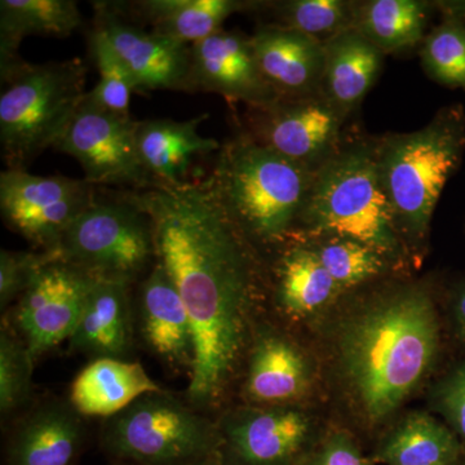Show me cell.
<instances>
[{
  "mask_svg": "<svg viewBox=\"0 0 465 465\" xmlns=\"http://www.w3.org/2000/svg\"><path fill=\"white\" fill-rule=\"evenodd\" d=\"M131 286L124 281L94 277L84 313L70 348L92 360H127L134 347V312Z\"/></svg>",
  "mask_w": 465,
  "mask_h": 465,
  "instance_id": "cell-19",
  "label": "cell"
},
{
  "mask_svg": "<svg viewBox=\"0 0 465 465\" xmlns=\"http://www.w3.org/2000/svg\"><path fill=\"white\" fill-rule=\"evenodd\" d=\"M423 66L430 79L465 91V7L452 5L448 17L424 39Z\"/></svg>",
  "mask_w": 465,
  "mask_h": 465,
  "instance_id": "cell-29",
  "label": "cell"
},
{
  "mask_svg": "<svg viewBox=\"0 0 465 465\" xmlns=\"http://www.w3.org/2000/svg\"><path fill=\"white\" fill-rule=\"evenodd\" d=\"M47 253L14 309V321L34 360L69 341L90 292L92 275Z\"/></svg>",
  "mask_w": 465,
  "mask_h": 465,
  "instance_id": "cell-12",
  "label": "cell"
},
{
  "mask_svg": "<svg viewBox=\"0 0 465 465\" xmlns=\"http://www.w3.org/2000/svg\"><path fill=\"white\" fill-rule=\"evenodd\" d=\"M189 465H229L226 463L224 459L220 457V454L213 455V457H210L207 459H203V460L195 461V463Z\"/></svg>",
  "mask_w": 465,
  "mask_h": 465,
  "instance_id": "cell-38",
  "label": "cell"
},
{
  "mask_svg": "<svg viewBox=\"0 0 465 465\" xmlns=\"http://www.w3.org/2000/svg\"><path fill=\"white\" fill-rule=\"evenodd\" d=\"M113 7L153 27L152 32L194 45L220 30L235 12L252 8V3L238 0H142L112 3Z\"/></svg>",
  "mask_w": 465,
  "mask_h": 465,
  "instance_id": "cell-23",
  "label": "cell"
},
{
  "mask_svg": "<svg viewBox=\"0 0 465 465\" xmlns=\"http://www.w3.org/2000/svg\"><path fill=\"white\" fill-rule=\"evenodd\" d=\"M347 115L320 94L251 108L249 134L283 157L317 171L341 148Z\"/></svg>",
  "mask_w": 465,
  "mask_h": 465,
  "instance_id": "cell-11",
  "label": "cell"
},
{
  "mask_svg": "<svg viewBox=\"0 0 465 465\" xmlns=\"http://www.w3.org/2000/svg\"><path fill=\"white\" fill-rule=\"evenodd\" d=\"M84 24L74 0H2L0 2V74L7 81L27 61L18 54L25 36L66 38Z\"/></svg>",
  "mask_w": 465,
  "mask_h": 465,
  "instance_id": "cell-22",
  "label": "cell"
},
{
  "mask_svg": "<svg viewBox=\"0 0 465 465\" xmlns=\"http://www.w3.org/2000/svg\"><path fill=\"white\" fill-rule=\"evenodd\" d=\"M192 90L260 108L278 100L260 70L251 36L220 30L191 47Z\"/></svg>",
  "mask_w": 465,
  "mask_h": 465,
  "instance_id": "cell-15",
  "label": "cell"
},
{
  "mask_svg": "<svg viewBox=\"0 0 465 465\" xmlns=\"http://www.w3.org/2000/svg\"><path fill=\"white\" fill-rule=\"evenodd\" d=\"M137 316L143 341L150 351L167 365L191 372L194 358L191 318L179 291L158 264L140 283Z\"/></svg>",
  "mask_w": 465,
  "mask_h": 465,
  "instance_id": "cell-18",
  "label": "cell"
},
{
  "mask_svg": "<svg viewBox=\"0 0 465 465\" xmlns=\"http://www.w3.org/2000/svg\"><path fill=\"white\" fill-rule=\"evenodd\" d=\"M314 174L244 133L222 145L210 179L251 242L275 243L299 222Z\"/></svg>",
  "mask_w": 465,
  "mask_h": 465,
  "instance_id": "cell-4",
  "label": "cell"
},
{
  "mask_svg": "<svg viewBox=\"0 0 465 465\" xmlns=\"http://www.w3.org/2000/svg\"><path fill=\"white\" fill-rule=\"evenodd\" d=\"M35 362L23 339L3 326L0 332V411L3 415L14 414L30 400Z\"/></svg>",
  "mask_w": 465,
  "mask_h": 465,
  "instance_id": "cell-33",
  "label": "cell"
},
{
  "mask_svg": "<svg viewBox=\"0 0 465 465\" xmlns=\"http://www.w3.org/2000/svg\"><path fill=\"white\" fill-rule=\"evenodd\" d=\"M307 360L292 342L277 333H262L253 344L246 396L262 406H287L308 390Z\"/></svg>",
  "mask_w": 465,
  "mask_h": 465,
  "instance_id": "cell-25",
  "label": "cell"
},
{
  "mask_svg": "<svg viewBox=\"0 0 465 465\" xmlns=\"http://www.w3.org/2000/svg\"><path fill=\"white\" fill-rule=\"evenodd\" d=\"M97 194L99 188L84 179L36 176L26 170L0 173L5 224L43 252H54L64 232Z\"/></svg>",
  "mask_w": 465,
  "mask_h": 465,
  "instance_id": "cell-10",
  "label": "cell"
},
{
  "mask_svg": "<svg viewBox=\"0 0 465 465\" xmlns=\"http://www.w3.org/2000/svg\"><path fill=\"white\" fill-rule=\"evenodd\" d=\"M457 371L458 374L460 375V378L463 379V381L465 382V365L459 367Z\"/></svg>",
  "mask_w": 465,
  "mask_h": 465,
  "instance_id": "cell-39",
  "label": "cell"
},
{
  "mask_svg": "<svg viewBox=\"0 0 465 465\" xmlns=\"http://www.w3.org/2000/svg\"><path fill=\"white\" fill-rule=\"evenodd\" d=\"M460 446L432 416L414 414L391 434L379 451L387 465H457Z\"/></svg>",
  "mask_w": 465,
  "mask_h": 465,
  "instance_id": "cell-28",
  "label": "cell"
},
{
  "mask_svg": "<svg viewBox=\"0 0 465 465\" xmlns=\"http://www.w3.org/2000/svg\"><path fill=\"white\" fill-rule=\"evenodd\" d=\"M430 3L371 0L354 5V29L382 54L411 50L423 41Z\"/></svg>",
  "mask_w": 465,
  "mask_h": 465,
  "instance_id": "cell-27",
  "label": "cell"
},
{
  "mask_svg": "<svg viewBox=\"0 0 465 465\" xmlns=\"http://www.w3.org/2000/svg\"><path fill=\"white\" fill-rule=\"evenodd\" d=\"M341 287L324 268L316 251L295 246L284 251L277 266L275 299L284 313L304 317L329 304Z\"/></svg>",
  "mask_w": 465,
  "mask_h": 465,
  "instance_id": "cell-26",
  "label": "cell"
},
{
  "mask_svg": "<svg viewBox=\"0 0 465 465\" xmlns=\"http://www.w3.org/2000/svg\"><path fill=\"white\" fill-rule=\"evenodd\" d=\"M208 118L201 114L189 121L149 119L137 124V148L145 170L155 183L180 185L193 158L219 152L222 145L213 137H204L198 128Z\"/></svg>",
  "mask_w": 465,
  "mask_h": 465,
  "instance_id": "cell-20",
  "label": "cell"
},
{
  "mask_svg": "<svg viewBox=\"0 0 465 465\" xmlns=\"http://www.w3.org/2000/svg\"><path fill=\"white\" fill-rule=\"evenodd\" d=\"M137 124L94 105L84 97L54 149L75 158L92 185L143 191L158 185L143 167L137 148Z\"/></svg>",
  "mask_w": 465,
  "mask_h": 465,
  "instance_id": "cell-9",
  "label": "cell"
},
{
  "mask_svg": "<svg viewBox=\"0 0 465 465\" xmlns=\"http://www.w3.org/2000/svg\"><path fill=\"white\" fill-rule=\"evenodd\" d=\"M48 253L92 277L134 283L155 264L152 222L130 191L97 194Z\"/></svg>",
  "mask_w": 465,
  "mask_h": 465,
  "instance_id": "cell-8",
  "label": "cell"
},
{
  "mask_svg": "<svg viewBox=\"0 0 465 465\" xmlns=\"http://www.w3.org/2000/svg\"><path fill=\"white\" fill-rule=\"evenodd\" d=\"M465 152L461 106L440 110L415 133L391 134L378 142V164L401 234L421 240L446 183Z\"/></svg>",
  "mask_w": 465,
  "mask_h": 465,
  "instance_id": "cell-5",
  "label": "cell"
},
{
  "mask_svg": "<svg viewBox=\"0 0 465 465\" xmlns=\"http://www.w3.org/2000/svg\"><path fill=\"white\" fill-rule=\"evenodd\" d=\"M440 405L458 433L465 439V382L458 371L440 387Z\"/></svg>",
  "mask_w": 465,
  "mask_h": 465,
  "instance_id": "cell-36",
  "label": "cell"
},
{
  "mask_svg": "<svg viewBox=\"0 0 465 465\" xmlns=\"http://www.w3.org/2000/svg\"><path fill=\"white\" fill-rule=\"evenodd\" d=\"M273 8L280 26L323 43L353 27L354 5L342 0H291L275 3Z\"/></svg>",
  "mask_w": 465,
  "mask_h": 465,
  "instance_id": "cell-30",
  "label": "cell"
},
{
  "mask_svg": "<svg viewBox=\"0 0 465 465\" xmlns=\"http://www.w3.org/2000/svg\"><path fill=\"white\" fill-rule=\"evenodd\" d=\"M384 54L354 27L324 43L322 94L348 115L378 81Z\"/></svg>",
  "mask_w": 465,
  "mask_h": 465,
  "instance_id": "cell-24",
  "label": "cell"
},
{
  "mask_svg": "<svg viewBox=\"0 0 465 465\" xmlns=\"http://www.w3.org/2000/svg\"><path fill=\"white\" fill-rule=\"evenodd\" d=\"M47 253L2 250L0 252V305L8 308L26 292Z\"/></svg>",
  "mask_w": 465,
  "mask_h": 465,
  "instance_id": "cell-34",
  "label": "cell"
},
{
  "mask_svg": "<svg viewBox=\"0 0 465 465\" xmlns=\"http://www.w3.org/2000/svg\"><path fill=\"white\" fill-rule=\"evenodd\" d=\"M87 69L78 58L33 65L27 63L5 84L0 96V145L7 170H26L54 149L84 103Z\"/></svg>",
  "mask_w": 465,
  "mask_h": 465,
  "instance_id": "cell-6",
  "label": "cell"
},
{
  "mask_svg": "<svg viewBox=\"0 0 465 465\" xmlns=\"http://www.w3.org/2000/svg\"><path fill=\"white\" fill-rule=\"evenodd\" d=\"M251 41L260 70L278 99L322 92L323 42L280 25L259 27Z\"/></svg>",
  "mask_w": 465,
  "mask_h": 465,
  "instance_id": "cell-16",
  "label": "cell"
},
{
  "mask_svg": "<svg viewBox=\"0 0 465 465\" xmlns=\"http://www.w3.org/2000/svg\"><path fill=\"white\" fill-rule=\"evenodd\" d=\"M217 427L219 454L229 465H302L309 457L311 423L293 407L241 410Z\"/></svg>",
  "mask_w": 465,
  "mask_h": 465,
  "instance_id": "cell-13",
  "label": "cell"
},
{
  "mask_svg": "<svg viewBox=\"0 0 465 465\" xmlns=\"http://www.w3.org/2000/svg\"><path fill=\"white\" fill-rule=\"evenodd\" d=\"M91 51L100 81L85 97L106 112L131 115V97L137 92L136 84L106 36L96 27L91 33Z\"/></svg>",
  "mask_w": 465,
  "mask_h": 465,
  "instance_id": "cell-31",
  "label": "cell"
},
{
  "mask_svg": "<svg viewBox=\"0 0 465 465\" xmlns=\"http://www.w3.org/2000/svg\"><path fill=\"white\" fill-rule=\"evenodd\" d=\"M313 250L341 290L378 277L388 262L371 247L349 238L330 237Z\"/></svg>",
  "mask_w": 465,
  "mask_h": 465,
  "instance_id": "cell-32",
  "label": "cell"
},
{
  "mask_svg": "<svg viewBox=\"0 0 465 465\" xmlns=\"http://www.w3.org/2000/svg\"><path fill=\"white\" fill-rule=\"evenodd\" d=\"M452 314L457 329L465 341V282L459 284L452 298Z\"/></svg>",
  "mask_w": 465,
  "mask_h": 465,
  "instance_id": "cell-37",
  "label": "cell"
},
{
  "mask_svg": "<svg viewBox=\"0 0 465 465\" xmlns=\"http://www.w3.org/2000/svg\"><path fill=\"white\" fill-rule=\"evenodd\" d=\"M302 465H372L347 433H333Z\"/></svg>",
  "mask_w": 465,
  "mask_h": 465,
  "instance_id": "cell-35",
  "label": "cell"
},
{
  "mask_svg": "<svg viewBox=\"0 0 465 465\" xmlns=\"http://www.w3.org/2000/svg\"><path fill=\"white\" fill-rule=\"evenodd\" d=\"M439 344L436 308L420 287L379 300L342 327V371L371 420L405 401L432 367Z\"/></svg>",
  "mask_w": 465,
  "mask_h": 465,
  "instance_id": "cell-2",
  "label": "cell"
},
{
  "mask_svg": "<svg viewBox=\"0 0 465 465\" xmlns=\"http://www.w3.org/2000/svg\"><path fill=\"white\" fill-rule=\"evenodd\" d=\"M150 217L155 264L179 291L193 327L189 405H217L246 344L258 269L251 240L210 177L131 191Z\"/></svg>",
  "mask_w": 465,
  "mask_h": 465,
  "instance_id": "cell-1",
  "label": "cell"
},
{
  "mask_svg": "<svg viewBox=\"0 0 465 465\" xmlns=\"http://www.w3.org/2000/svg\"><path fill=\"white\" fill-rule=\"evenodd\" d=\"M87 432L69 402L47 401L16 425L5 446V465H76Z\"/></svg>",
  "mask_w": 465,
  "mask_h": 465,
  "instance_id": "cell-17",
  "label": "cell"
},
{
  "mask_svg": "<svg viewBox=\"0 0 465 465\" xmlns=\"http://www.w3.org/2000/svg\"><path fill=\"white\" fill-rule=\"evenodd\" d=\"M162 391L139 362L92 360L70 387L69 403L82 416L113 418L143 394Z\"/></svg>",
  "mask_w": 465,
  "mask_h": 465,
  "instance_id": "cell-21",
  "label": "cell"
},
{
  "mask_svg": "<svg viewBox=\"0 0 465 465\" xmlns=\"http://www.w3.org/2000/svg\"><path fill=\"white\" fill-rule=\"evenodd\" d=\"M94 5V27L106 36L124 61L137 91L193 92L188 45L140 29L121 16L112 3Z\"/></svg>",
  "mask_w": 465,
  "mask_h": 465,
  "instance_id": "cell-14",
  "label": "cell"
},
{
  "mask_svg": "<svg viewBox=\"0 0 465 465\" xmlns=\"http://www.w3.org/2000/svg\"><path fill=\"white\" fill-rule=\"evenodd\" d=\"M299 222L311 232L349 238L387 262L402 259L401 232L382 186L378 143L341 146L318 168Z\"/></svg>",
  "mask_w": 465,
  "mask_h": 465,
  "instance_id": "cell-3",
  "label": "cell"
},
{
  "mask_svg": "<svg viewBox=\"0 0 465 465\" xmlns=\"http://www.w3.org/2000/svg\"><path fill=\"white\" fill-rule=\"evenodd\" d=\"M101 448L113 465H189L219 454V427L163 390L106 419Z\"/></svg>",
  "mask_w": 465,
  "mask_h": 465,
  "instance_id": "cell-7",
  "label": "cell"
}]
</instances>
